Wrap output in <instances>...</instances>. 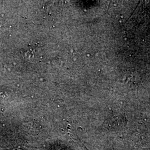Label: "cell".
I'll return each mask as SVG.
<instances>
[]
</instances>
